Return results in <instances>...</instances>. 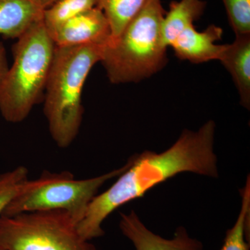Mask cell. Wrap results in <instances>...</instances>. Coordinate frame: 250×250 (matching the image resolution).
I'll return each instance as SVG.
<instances>
[{"label":"cell","mask_w":250,"mask_h":250,"mask_svg":"<svg viewBox=\"0 0 250 250\" xmlns=\"http://www.w3.org/2000/svg\"><path fill=\"white\" fill-rule=\"evenodd\" d=\"M215 133V123L208 121L197 131L184 130L164 152L146 150L131 156L127 168L116 182L90 202L84 217L77 225L82 238L90 241L103 236L102 225L113 211L177 174L191 172L218 178Z\"/></svg>","instance_id":"6da1fadb"},{"label":"cell","mask_w":250,"mask_h":250,"mask_svg":"<svg viewBox=\"0 0 250 250\" xmlns=\"http://www.w3.org/2000/svg\"><path fill=\"white\" fill-rule=\"evenodd\" d=\"M106 45L56 46L43 111L51 136L59 147H69L80 132L83 85L94 65L101 62Z\"/></svg>","instance_id":"7a4b0ae2"},{"label":"cell","mask_w":250,"mask_h":250,"mask_svg":"<svg viewBox=\"0 0 250 250\" xmlns=\"http://www.w3.org/2000/svg\"><path fill=\"white\" fill-rule=\"evenodd\" d=\"M166 14L161 0H148L120 36L108 41L101 62L112 83H136L165 66L161 25Z\"/></svg>","instance_id":"3957f363"},{"label":"cell","mask_w":250,"mask_h":250,"mask_svg":"<svg viewBox=\"0 0 250 250\" xmlns=\"http://www.w3.org/2000/svg\"><path fill=\"white\" fill-rule=\"evenodd\" d=\"M13 47L14 62L0 88V113L5 121H24L45 92L56 45L42 19L34 23Z\"/></svg>","instance_id":"277c9868"},{"label":"cell","mask_w":250,"mask_h":250,"mask_svg":"<svg viewBox=\"0 0 250 250\" xmlns=\"http://www.w3.org/2000/svg\"><path fill=\"white\" fill-rule=\"evenodd\" d=\"M129 163L93 178L76 179L68 171H45L39 178L23 184L1 215L14 216L38 210H62L78 225L98 190L110 179L118 177L127 168Z\"/></svg>","instance_id":"5b68a950"},{"label":"cell","mask_w":250,"mask_h":250,"mask_svg":"<svg viewBox=\"0 0 250 250\" xmlns=\"http://www.w3.org/2000/svg\"><path fill=\"white\" fill-rule=\"evenodd\" d=\"M0 250H96L83 239L71 215L62 210L0 216Z\"/></svg>","instance_id":"8992f818"},{"label":"cell","mask_w":250,"mask_h":250,"mask_svg":"<svg viewBox=\"0 0 250 250\" xmlns=\"http://www.w3.org/2000/svg\"><path fill=\"white\" fill-rule=\"evenodd\" d=\"M57 47L107 44L111 39L109 23L103 11L95 7L48 31Z\"/></svg>","instance_id":"52a82bcc"},{"label":"cell","mask_w":250,"mask_h":250,"mask_svg":"<svg viewBox=\"0 0 250 250\" xmlns=\"http://www.w3.org/2000/svg\"><path fill=\"white\" fill-rule=\"evenodd\" d=\"M121 215L120 229L136 250H203L202 242L189 236L183 227L176 229L173 238L167 239L149 230L134 210Z\"/></svg>","instance_id":"ba28073f"},{"label":"cell","mask_w":250,"mask_h":250,"mask_svg":"<svg viewBox=\"0 0 250 250\" xmlns=\"http://www.w3.org/2000/svg\"><path fill=\"white\" fill-rule=\"evenodd\" d=\"M223 34L222 28L215 24L201 32L192 24L179 34L170 47L181 60L193 63L218 61L225 45H217L216 42L221 40Z\"/></svg>","instance_id":"9c48e42d"},{"label":"cell","mask_w":250,"mask_h":250,"mask_svg":"<svg viewBox=\"0 0 250 250\" xmlns=\"http://www.w3.org/2000/svg\"><path fill=\"white\" fill-rule=\"evenodd\" d=\"M218 61L232 77L242 106L250 109V34L236 36L232 43L225 44Z\"/></svg>","instance_id":"30bf717a"},{"label":"cell","mask_w":250,"mask_h":250,"mask_svg":"<svg viewBox=\"0 0 250 250\" xmlns=\"http://www.w3.org/2000/svg\"><path fill=\"white\" fill-rule=\"evenodd\" d=\"M43 10L31 0H0V35L18 39L42 18Z\"/></svg>","instance_id":"8fae6325"},{"label":"cell","mask_w":250,"mask_h":250,"mask_svg":"<svg viewBox=\"0 0 250 250\" xmlns=\"http://www.w3.org/2000/svg\"><path fill=\"white\" fill-rule=\"evenodd\" d=\"M205 6L206 3L202 0H180L171 3L161 25L163 42L167 48L182 31L202 16Z\"/></svg>","instance_id":"7c38bea8"},{"label":"cell","mask_w":250,"mask_h":250,"mask_svg":"<svg viewBox=\"0 0 250 250\" xmlns=\"http://www.w3.org/2000/svg\"><path fill=\"white\" fill-rule=\"evenodd\" d=\"M148 0H99L98 6L107 18L111 39L120 36L130 21L144 7Z\"/></svg>","instance_id":"4fadbf2b"},{"label":"cell","mask_w":250,"mask_h":250,"mask_svg":"<svg viewBox=\"0 0 250 250\" xmlns=\"http://www.w3.org/2000/svg\"><path fill=\"white\" fill-rule=\"evenodd\" d=\"M242 204L239 215L233 226L226 232L220 250H250V179L241 190Z\"/></svg>","instance_id":"5bb4252c"},{"label":"cell","mask_w":250,"mask_h":250,"mask_svg":"<svg viewBox=\"0 0 250 250\" xmlns=\"http://www.w3.org/2000/svg\"><path fill=\"white\" fill-rule=\"evenodd\" d=\"M99 0H57L42 12V22L51 31L68 20L97 7Z\"/></svg>","instance_id":"9a60e30c"},{"label":"cell","mask_w":250,"mask_h":250,"mask_svg":"<svg viewBox=\"0 0 250 250\" xmlns=\"http://www.w3.org/2000/svg\"><path fill=\"white\" fill-rule=\"evenodd\" d=\"M28 179V170L24 166L0 174V216Z\"/></svg>","instance_id":"2e32d148"},{"label":"cell","mask_w":250,"mask_h":250,"mask_svg":"<svg viewBox=\"0 0 250 250\" xmlns=\"http://www.w3.org/2000/svg\"><path fill=\"white\" fill-rule=\"evenodd\" d=\"M235 35L250 34V0H223Z\"/></svg>","instance_id":"e0dca14e"},{"label":"cell","mask_w":250,"mask_h":250,"mask_svg":"<svg viewBox=\"0 0 250 250\" xmlns=\"http://www.w3.org/2000/svg\"><path fill=\"white\" fill-rule=\"evenodd\" d=\"M7 57H6V49L2 42H0V88L2 84L3 81L6 76V72L9 70Z\"/></svg>","instance_id":"ac0fdd59"},{"label":"cell","mask_w":250,"mask_h":250,"mask_svg":"<svg viewBox=\"0 0 250 250\" xmlns=\"http://www.w3.org/2000/svg\"><path fill=\"white\" fill-rule=\"evenodd\" d=\"M34 4L37 5L42 10H45L51 6L57 0H31Z\"/></svg>","instance_id":"d6986e66"}]
</instances>
